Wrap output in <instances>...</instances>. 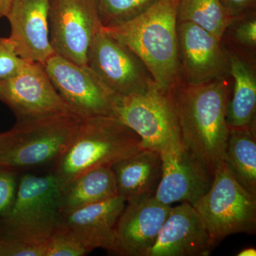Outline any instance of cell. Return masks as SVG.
I'll list each match as a JSON object with an SVG mask.
<instances>
[{
  "mask_svg": "<svg viewBox=\"0 0 256 256\" xmlns=\"http://www.w3.org/2000/svg\"><path fill=\"white\" fill-rule=\"evenodd\" d=\"M172 207L154 197L126 202L118 222L111 252L118 256H146Z\"/></svg>",
  "mask_w": 256,
  "mask_h": 256,
  "instance_id": "cell-14",
  "label": "cell"
},
{
  "mask_svg": "<svg viewBox=\"0 0 256 256\" xmlns=\"http://www.w3.org/2000/svg\"><path fill=\"white\" fill-rule=\"evenodd\" d=\"M170 92L154 84L144 92L114 97L112 116L139 136L143 149L161 152L182 142Z\"/></svg>",
  "mask_w": 256,
  "mask_h": 256,
  "instance_id": "cell-7",
  "label": "cell"
},
{
  "mask_svg": "<svg viewBox=\"0 0 256 256\" xmlns=\"http://www.w3.org/2000/svg\"><path fill=\"white\" fill-rule=\"evenodd\" d=\"M224 162L239 184L256 197V128L229 129Z\"/></svg>",
  "mask_w": 256,
  "mask_h": 256,
  "instance_id": "cell-21",
  "label": "cell"
},
{
  "mask_svg": "<svg viewBox=\"0 0 256 256\" xmlns=\"http://www.w3.org/2000/svg\"><path fill=\"white\" fill-rule=\"evenodd\" d=\"M13 0H0V18H6Z\"/></svg>",
  "mask_w": 256,
  "mask_h": 256,
  "instance_id": "cell-30",
  "label": "cell"
},
{
  "mask_svg": "<svg viewBox=\"0 0 256 256\" xmlns=\"http://www.w3.org/2000/svg\"><path fill=\"white\" fill-rule=\"evenodd\" d=\"M224 9L232 18L236 20L246 14L255 6L256 0H220Z\"/></svg>",
  "mask_w": 256,
  "mask_h": 256,
  "instance_id": "cell-29",
  "label": "cell"
},
{
  "mask_svg": "<svg viewBox=\"0 0 256 256\" xmlns=\"http://www.w3.org/2000/svg\"><path fill=\"white\" fill-rule=\"evenodd\" d=\"M160 154L162 175L154 196L158 201L193 205L210 190L213 175L182 142L168 146Z\"/></svg>",
  "mask_w": 256,
  "mask_h": 256,
  "instance_id": "cell-12",
  "label": "cell"
},
{
  "mask_svg": "<svg viewBox=\"0 0 256 256\" xmlns=\"http://www.w3.org/2000/svg\"><path fill=\"white\" fill-rule=\"evenodd\" d=\"M234 20L220 0H180L178 22L195 24L220 41Z\"/></svg>",
  "mask_w": 256,
  "mask_h": 256,
  "instance_id": "cell-22",
  "label": "cell"
},
{
  "mask_svg": "<svg viewBox=\"0 0 256 256\" xmlns=\"http://www.w3.org/2000/svg\"><path fill=\"white\" fill-rule=\"evenodd\" d=\"M50 82L74 114L80 118L112 116L116 94L87 66L54 54L44 64Z\"/></svg>",
  "mask_w": 256,
  "mask_h": 256,
  "instance_id": "cell-10",
  "label": "cell"
},
{
  "mask_svg": "<svg viewBox=\"0 0 256 256\" xmlns=\"http://www.w3.org/2000/svg\"><path fill=\"white\" fill-rule=\"evenodd\" d=\"M50 0H13L6 18L10 38L18 55L28 62L46 64L55 54L50 40Z\"/></svg>",
  "mask_w": 256,
  "mask_h": 256,
  "instance_id": "cell-15",
  "label": "cell"
},
{
  "mask_svg": "<svg viewBox=\"0 0 256 256\" xmlns=\"http://www.w3.org/2000/svg\"><path fill=\"white\" fill-rule=\"evenodd\" d=\"M45 244L0 238V256H44Z\"/></svg>",
  "mask_w": 256,
  "mask_h": 256,
  "instance_id": "cell-27",
  "label": "cell"
},
{
  "mask_svg": "<svg viewBox=\"0 0 256 256\" xmlns=\"http://www.w3.org/2000/svg\"><path fill=\"white\" fill-rule=\"evenodd\" d=\"M192 206L214 244L232 234H256V197L239 184L224 161L210 190Z\"/></svg>",
  "mask_w": 256,
  "mask_h": 256,
  "instance_id": "cell-6",
  "label": "cell"
},
{
  "mask_svg": "<svg viewBox=\"0 0 256 256\" xmlns=\"http://www.w3.org/2000/svg\"><path fill=\"white\" fill-rule=\"evenodd\" d=\"M18 171L0 166V222L9 214L18 183Z\"/></svg>",
  "mask_w": 256,
  "mask_h": 256,
  "instance_id": "cell-25",
  "label": "cell"
},
{
  "mask_svg": "<svg viewBox=\"0 0 256 256\" xmlns=\"http://www.w3.org/2000/svg\"><path fill=\"white\" fill-rule=\"evenodd\" d=\"M228 70L234 78L232 98L226 120L229 129L256 128V78L252 66L242 57L228 54Z\"/></svg>",
  "mask_w": 256,
  "mask_h": 256,
  "instance_id": "cell-19",
  "label": "cell"
},
{
  "mask_svg": "<svg viewBox=\"0 0 256 256\" xmlns=\"http://www.w3.org/2000/svg\"><path fill=\"white\" fill-rule=\"evenodd\" d=\"M142 149L139 136L116 116L82 118L53 174L63 191L89 170L111 168Z\"/></svg>",
  "mask_w": 256,
  "mask_h": 256,
  "instance_id": "cell-3",
  "label": "cell"
},
{
  "mask_svg": "<svg viewBox=\"0 0 256 256\" xmlns=\"http://www.w3.org/2000/svg\"><path fill=\"white\" fill-rule=\"evenodd\" d=\"M238 256H256V250L254 248H248L237 254Z\"/></svg>",
  "mask_w": 256,
  "mask_h": 256,
  "instance_id": "cell-31",
  "label": "cell"
},
{
  "mask_svg": "<svg viewBox=\"0 0 256 256\" xmlns=\"http://www.w3.org/2000/svg\"><path fill=\"white\" fill-rule=\"evenodd\" d=\"M88 252L76 239L60 228L45 244L44 256H82Z\"/></svg>",
  "mask_w": 256,
  "mask_h": 256,
  "instance_id": "cell-24",
  "label": "cell"
},
{
  "mask_svg": "<svg viewBox=\"0 0 256 256\" xmlns=\"http://www.w3.org/2000/svg\"><path fill=\"white\" fill-rule=\"evenodd\" d=\"M0 100L9 106L18 120L74 114L56 90L44 66L36 62H28L13 76L0 80Z\"/></svg>",
  "mask_w": 256,
  "mask_h": 256,
  "instance_id": "cell-11",
  "label": "cell"
},
{
  "mask_svg": "<svg viewBox=\"0 0 256 256\" xmlns=\"http://www.w3.org/2000/svg\"><path fill=\"white\" fill-rule=\"evenodd\" d=\"M156 0H97L102 26L128 21L142 13Z\"/></svg>",
  "mask_w": 256,
  "mask_h": 256,
  "instance_id": "cell-23",
  "label": "cell"
},
{
  "mask_svg": "<svg viewBox=\"0 0 256 256\" xmlns=\"http://www.w3.org/2000/svg\"><path fill=\"white\" fill-rule=\"evenodd\" d=\"M62 190L53 173L18 178L9 214L0 222V238L44 244L60 227Z\"/></svg>",
  "mask_w": 256,
  "mask_h": 256,
  "instance_id": "cell-5",
  "label": "cell"
},
{
  "mask_svg": "<svg viewBox=\"0 0 256 256\" xmlns=\"http://www.w3.org/2000/svg\"><path fill=\"white\" fill-rule=\"evenodd\" d=\"M237 42L246 46L255 47L256 44V20L246 18L234 30Z\"/></svg>",
  "mask_w": 256,
  "mask_h": 256,
  "instance_id": "cell-28",
  "label": "cell"
},
{
  "mask_svg": "<svg viewBox=\"0 0 256 256\" xmlns=\"http://www.w3.org/2000/svg\"><path fill=\"white\" fill-rule=\"evenodd\" d=\"M214 245L196 210L183 202L172 207L146 256H206Z\"/></svg>",
  "mask_w": 256,
  "mask_h": 256,
  "instance_id": "cell-16",
  "label": "cell"
},
{
  "mask_svg": "<svg viewBox=\"0 0 256 256\" xmlns=\"http://www.w3.org/2000/svg\"><path fill=\"white\" fill-rule=\"evenodd\" d=\"M180 70L185 84L200 85L225 77L228 58L220 40L198 25L178 22Z\"/></svg>",
  "mask_w": 256,
  "mask_h": 256,
  "instance_id": "cell-13",
  "label": "cell"
},
{
  "mask_svg": "<svg viewBox=\"0 0 256 256\" xmlns=\"http://www.w3.org/2000/svg\"><path fill=\"white\" fill-rule=\"evenodd\" d=\"M80 120L68 112L18 120L14 128L0 133V166L18 171L55 163L72 141Z\"/></svg>",
  "mask_w": 256,
  "mask_h": 256,
  "instance_id": "cell-4",
  "label": "cell"
},
{
  "mask_svg": "<svg viewBox=\"0 0 256 256\" xmlns=\"http://www.w3.org/2000/svg\"><path fill=\"white\" fill-rule=\"evenodd\" d=\"M118 196L114 170L102 166L89 170L62 191V214Z\"/></svg>",
  "mask_w": 256,
  "mask_h": 256,
  "instance_id": "cell-20",
  "label": "cell"
},
{
  "mask_svg": "<svg viewBox=\"0 0 256 256\" xmlns=\"http://www.w3.org/2000/svg\"><path fill=\"white\" fill-rule=\"evenodd\" d=\"M28 63L18 55L10 37H0V80L13 76Z\"/></svg>",
  "mask_w": 256,
  "mask_h": 256,
  "instance_id": "cell-26",
  "label": "cell"
},
{
  "mask_svg": "<svg viewBox=\"0 0 256 256\" xmlns=\"http://www.w3.org/2000/svg\"><path fill=\"white\" fill-rule=\"evenodd\" d=\"M178 4L180 0H156L134 18L101 28L142 60L164 92L171 90L180 75Z\"/></svg>",
  "mask_w": 256,
  "mask_h": 256,
  "instance_id": "cell-2",
  "label": "cell"
},
{
  "mask_svg": "<svg viewBox=\"0 0 256 256\" xmlns=\"http://www.w3.org/2000/svg\"><path fill=\"white\" fill-rule=\"evenodd\" d=\"M126 200L121 196L62 214L58 228L76 239L89 252L96 248L112 252L116 226Z\"/></svg>",
  "mask_w": 256,
  "mask_h": 256,
  "instance_id": "cell-17",
  "label": "cell"
},
{
  "mask_svg": "<svg viewBox=\"0 0 256 256\" xmlns=\"http://www.w3.org/2000/svg\"><path fill=\"white\" fill-rule=\"evenodd\" d=\"M184 146L212 175L225 156L228 86L225 77L200 85L180 82L170 92Z\"/></svg>",
  "mask_w": 256,
  "mask_h": 256,
  "instance_id": "cell-1",
  "label": "cell"
},
{
  "mask_svg": "<svg viewBox=\"0 0 256 256\" xmlns=\"http://www.w3.org/2000/svg\"><path fill=\"white\" fill-rule=\"evenodd\" d=\"M48 24L55 54L86 66L89 48L102 26L97 0H50Z\"/></svg>",
  "mask_w": 256,
  "mask_h": 256,
  "instance_id": "cell-8",
  "label": "cell"
},
{
  "mask_svg": "<svg viewBox=\"0 0 256 256\" xmlns=\"http://www.w3.org/2000/svg\"><path fill=\"white\" fill-rule=\"evenodd\" d=\"M86 66L116 96L139 94L156 84L142 60L102 30L92 40Z\"/></svg>",
  "mask_w": 256,
  "mask_h": 256,
  "instance_id": "cell-9",
  "label": "cell"
},
{
  "mask_svg": "<svg viewBox=\"0 0 256 256\" xmlns=\"http://www.w3.org/2000/svg\"><path fill=\"white\" fill-rule=\"evenodd\" d=\"M117 182L119 196L126 202L152 198L162 175V161L159 152L142 149L111 166Z\"/></svg>",
  "mask_w": 256,
  "mask_h": 256,
  "instance_id": "cell-18",
  "label": "cell"
}]
</instances>
